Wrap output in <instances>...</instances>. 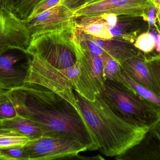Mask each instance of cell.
Masks as SVG:
<instances>
[{
  "mask_svg": "<svg viewBox=\"0 0 160 160\" xmlns=\"http://www.w3.org/2000/svg\"><path fill=\"white\" fill-rule=\"evenodd\" d=\"M8 93L18 116L38 124L44 136L69 137L82 144L88 151L98 150L78 109L58 94L34 85H24Z\"/></svg>",
  "mask_w": 160,
  "mask_h": 160,
  "instance_id": "cell-1",
  "label": "cell"
},
{
  "mask_svg": "<svg viewBox=\"0 0 160 160\" xmlns=\"http://www.w3.org/2000/svg\"><path fill=\"white\" fill-rule=\"evenodd\" d=\"M77 108L98 145L107 157H117L138 143L148 128L129 123L114 112L100 94L92 101L75 92Z\"/></svg>",
  "mask_w": 160,
  "mask_h": 160,
  "instance_id": "cell-2",
  "label": "cell"
},
{
  "mask_svg": "<svg viewBox=\"0 0 160 160\" xmlns=\"http://www.w3.org/2000/svg\"><path fill=\"white\" fill-rule=\"evenodd\" d=\"M100 94L115 113L132 125L148 129L160 119L150 103L117 81L105 80Z\"/></svg>",
  "mask_w": 160,
  "mask_h": 160,
  "instance_id": "cell-3",
  "label": "cell"
},
{
  "mask_svg": "<svg viewBox=\"0 0 160 160\" xmlns=\"http://www.w3.org/2000/svg\"><path fill=\"white\" fill-rule=\"evenodd\" d=\"M75 27L45 32L32 37L27 53L40 57L59 69L71 67L77 63L73 41Z\"/></svg>",
  "mask_w": 160,
  "mask_h": 160,
  "instance_id": "cell-4",
  "label": "cell"
},
{
  "mask_svg": "<svg viewBox=\"0 0 160 160\" xmlns=\"http://www.w3.org/2000/svg\"><path fill=\"white\" fill-rule=\"evenodd\" d=\"M79 73L78 62L69 68L59 69L40 57L32 55L24 85H39L49 89L77 107L74 85Z\"/></svg>",
  "mask_w": 160,
  "mask_h": 160,
  "instance_id": "cell-5",
  "label": "cell"
},
{
  "mask_svg": "<svg viewBox=\"0 0 160 160\" xmlns=\"http://www.w3.org/2000/svg\"><path fill=\"white\" fill-rule=\"evenodd\" d=\"M73 41L79 66L74 91L86 99L94 101L96 95L101 92L105 81L102 59L83 49L74 39Z\"/></svg>",
  "mask_w": 160,
  "mask_h": 160,
  "instance_id": "cell-6",
  "label": "cell"
},
{
  "mask_svg": "<svg viewBox=\"0 0 160 160\" xmlns=\"http://www.w3.org/2000/svg\"><path fill=\"white\" fill-rule=\"evenodd\" d=\"M23 147L29 160L71 159L88 150L78 141L62 136H42L30 140Z\"/></svg>",
  "mask_w": 160,
  "mask_h": 160,
  "instance_id": "cell-7",
  "label": "cell"
},
{
  "mask_svg": "<svg viewBox=\"0 0 160 160\" xmlns=\"http://www.w3.org/2000/svg\"><path fill=\"white\" fill-rule=\"evenodd\" d=\"M151 0H93L73 10L76 18L112 14L119 17H138L145 20Z\"/></svg>",
  "mask_w": 160,
  "mask_h": 160,
  "instance_id": "cell-8",
  "label": "cell"
},
{
  "mask_svg": "<svg viewBox=\"0 0 160 160\" xmlns=\"http://www.w3.org/2000/svg\"><path fill=\"white\" fill-rule=\"evenodd\" d=\"M31 40L24 21L11 9L0 6V56L10 50L27 54Z\"/></svg>",
  "mask_w": 160,
  "mask_h": 160,
  "instance_id": "cell-9",
  "label": "cell"
},
{
  "mask_svg": "<svg viewBox=\"0 0 160 160\" xmlns=\"http://www.w3.org/2000/svg\"><path fill=\"white\" fill-rule=\"evenodd\" d=\"M76 18L73 10L60 4L32 18L23 20L32 38L45 32L74 28Z\"/></svg>",
  "mask_w": 160,
  "mask_h": 160,
  "instance_id": "cell-10",
  "label": "cell"
},
{
  "mask_svg": "<svg viewBox=\"0 0 160 160\" xmlns=\"http://www.w3.org/2000/svg\"><path fill=\"white\" fill-rule=\"evenodd\" d=\"M12 50L0 56V88L6 91L23 86L30 67L31 55Z\"/></svg>",
  "mask_w": 160,
  "mask_h": 160,
  "instance_id": "cell-11",
  "label": "cell"
},
{
  "mask_svg": "<svg viewBox=\"0 0 160 160\" xmlns=\"http://www.w3.org/2000/svg\"><path fill=\"white\" fill-rule=\"evenodd\" d=\"M115 159L160 160V119L147 130L138 143Z\"/></svg>",
  "mask_w": 160,
  "mask_h": 160,
  "instance_id": "cell-12",
  "label": "cell"
},
{
  "mask_svg": "<svg viewBox=\"0 0 160 160\" xmlns=\"http://www.w3.org/2000/svg\"><path fill=\"white\" fill-rule=\"evenodd\" d=\"M121 66L134 82L160 96L159 85L143 54L139 52L128 58L121 63Z\"/></svg>",
  "mask_w": 160,
  "mask_h": 160,
  "instance_id": "cell-13",
  "label": "cell"
},
{
  "mask_svg": "<svg viewBox=\"0 0 160 160\" xmlns=\"http://www.w3.org/2000/svg\"><path fill=\"white\" fill-rule=\"evenodd\" d=\"M90 36L95 44L102 49L104 53L117 61L120 65L123 61L140 52L133 44L128 41L116 39H100Z\"/></svg>",
  "mask_w": 160,
  "mask_h": 160,
  "instance_id": "cell-14",
  "label": "cell"
},
{
  "mask_svg": "<svg viewBox=\"0 0 160 160\" xmlns=\"http://www.w3.org/2000/svg\"><path fill=\"white\" fill-rule=\"evenodd\" d=\"M0 122L5 128L25 136L30 140L44 136L43 130L38 124L19 116L11 119L2 120Z\"/></svg>",
  "mask_w": 160,
  "mask_h": 160,
  "instance_id": "cell-15",
  "label": "cell"
},
{
  "mask_svg": "<svg viewBox=\"0 0 160 160\" xmlns=\"http://www.w3.org/2000/svg\"><path fill=\"white\" fill-rule=\"evenodd\" d=\"M76 20V27L88 34L100 39H113L110 26L102 16L82 17Z\"/></svg>",
  "mask_w": 160,
  "mask_h": 160,
  "instance_id": "cell-16",
  "label": "cell"
},
{
  "mask_svg": "<svg viewBox=\"0 0 160 160\" xmlns=\"http://www.w3.org/2000/svg\"><path fill=\"white\" fill-rule=\"evenodd\" d=\"M117 81L128 87L150 103L160 113V96L132 80L123 69Z\"/></svg>",
  "mask_w": 160,
  "mask_h": 160,
  "instance_id": "cell-17",
  "label": "cell"
},
{
  "mask_svg": "<svg viewBox=\"0 0 160 160\" xmlns=\"http://www.w3.org/2000/svg\"><path fill=\"white\" fill-rule=\"evenodd\" d=\"M156 45V39L149 32H144L139 35L137 38L135 39L133 44L135 48L143 54L146 58L154 50Z\"/></svg>",
  "mask_w": 160,
  "mask_h": 160,
  "instance_id": "cell-18",
  "label": "cell"
},
{
  "mask_svg": "<svg viewBox=\"0 0 160 160\" xmlns=\"http://www.w3.org/2000/svg\"><path fill=\"white\" fill-rule=\"evenodd\" d=\"M101 57L105 80L116 81L122 69L120 64L105 53Z\"/></svg>",
  "mask_w": 160,
  "mask_h": 160,
  "instance_id": "cell-19",
  "label": "cell"
},
{
  "mask_svg": "<svg viewBox=\"0 0 160 160\" xmlns=\"http://www.w3.org/2000/svg\"><path fill=\"white\" fill-rule=\"evenodd\" d=\"M8 91L0 95V121L18 116L16 108L8 95Z\"/></svg>",
  "mask_w": 160,
  "mask_h": 160,
  "instance_id": "cell-20",
  "label": "cell"
},
{
  "mask_svg": "<svg viewBox=\"0 0 160 160\" xmlns=\"http://www.w3.org/2000/svg\"><path fill=\"white\" fill-rule=\"evenodd\" d=\"M41 0H17L12 10L22 20H25L31 15L34 8Z\"/></svg>",
  "mask_w": 160,
  "mask_h": 160,
  "instance_id": "cell-21",
  "label": "cell"
},
{
  "mask_svg": "<svg viewBox=\"0 0 160 160\" xmlns=\"http://www.w3.org/2000/svg\"><path fill=\"white\" fill-rule=\"evenodd\" d=\"M29 141L27 137L17 132L0 133V148L14 146H23Z\"/></svg>",
  "mask_w": 160,
  "mask_h": 160,
  "instance_id": "cell-22",
  "label": "cell"
},
{
  "mask_svg": "<svg viewBox=\"0 0 160 160\" xmlns=\"http://www.w3.org/2000/svg\"><path fill=\"white\" fill-rule=\"evenodd\" d=\"M0 154L6 160H29L28 155L22 146L1 147Z\"/></svg>",
  "mask_w": 160,
  "mask_h": 160,
  "instance_id": "cell-23",
  "label": "cell"
},
{
  "mask_svg": "<svg viewBox=\"0 0 160 160\" xmlns=\"http://www.w3.org/2000/svg\"><path fill=\"white\" fill-rule=\"evenodd\" d=\"M62 2V0H41L34 8L31 15L26 19L32 18L38 14L61 4Z\"/></svg>",
  "mask_w": 160,
  "mask_h": 160,
  "instance_id": "cell-24",
  "label": "cell"
},
{
  "mask_svg": "<svg viewBox=\"0 0 160 160\" xmlns=\"http://www.w3.org/2000/svg\"><path fill=\"white\" fill-rule=\"evenodd\" d=\"M146 59L160 87V55L151 56Z\"/></svg>",
  "mask_w": 160,
  "mask_h": 160,
  "instance_id": "cell-25",
  "label": "cell"
},
{
  "mask_svg": "<svg viewBox=\"0 0 160 160\" xmlns=\"http://www.w3.org/2000/svg\"><path fill=\"white\" fill-rule=\"evenodd\" d=\"M83 0H62V4L74 10L76 8L82 5Z\"/></svg>",
  "mask_w": 160,
  "mask_h": 160,
  "instance_id": "cell-26",
  "label": "cell"
},
{
  "mask_svg": "<svg viewBox=\"0 0 160 160\" xmlns=\"http://www.w3.org/2000/svg\"><path fill=\"white\" fill-rule=\"evenodd\" d=\"M158 14V23L160 25V0H151Z\"/></svg>",
  "mask_w": 160,
  "mask_h": 160,
  "instance_id": "cell-27",
  "label": "cell"
},
{
  "mask_svg": "<svg viewBox=\"0 0 160 160\" xmlns=\"http://www.w3.org/2000/svg\"><path fill=\"white\" fill-rule=\"evenodd\" d=\"M17 0H2L3 6L12 10L13 4Z\"/></svg>",
  "mask_w": 160,
  "mask_h": 160,
  "instance_id": "cell-28",
  "label": "cell"
},
{
  "mask_svg": "<svg viewBox=\"0 0 160 160\" xmlns=\"http://www.w3.org/2000/svg\"><path fill=\"white\" fill-rule=\"evenodd\" d=\"M156 48L157 49V55H160V34L158 37Z\"/></svg>",
  "mask_w": 160,
  "mask_h": 160,
  "instance_id": "cell-29",
  "label": "cell"
},
{
  "mask_svg": "<svg viewBox=\"0 0 160 160\" xmlns=\"http://www.w3.org/2000/svg\"><path fill=\"white\" fill-rule=\"evenodd\" d=\"M12 132H13L10 131L4 128L1 125V122H0V133H7Z\"/></svg>",
  "mask_w": 160,
  "mask_h": 160,
  "instance_id": "cell-30",
  "label": "cell"
},
{
  "mask_svg": "<svg viewBox=\"0 0 160 160\" xmlns=\"http://www.w3.org/2000/svg\"><path fill=\"white\" fill-rule=\"evenodd\" d=\"M93 1V0H83L82 4V5L84 4L87 3H89V2H91V1Z\"/></svg>",
  "mask_w": 160,
  "mask_h": 160,
  "instance_id": "cell-31",
  "label": "cell"
},
{
  "mask_svg": "<svg viewBox=\"0 0 160 160\" xmlns=\"http://www.w3.org/2000/svg\"><path fill=\"white\" fill-rule=\"evenodd\" d=\"M0 160H6L4 157H3L1 154H0Z\"/></svg>",
  "mask_w": 160,
  "mask_h": 160,
  "instance_id": "cell-32",
  "label": "cell"
},
{
  "mask_svg": "<svg viewBox=\"0 0 160 160\" xmlns=\"http://www.w3.org/2000/svg\"><path fill=\"white\" fill-rule=\"evenodd\" d=\"M5 91H7L6 90H3V89H2V88H0V95L2 93H4V92H5Z\"/></svg>",
  "mask_w": 160,
  "mask_h": 160,
  "instance_id": "cell-33",
  "label": "cell"
},
{
  "mask_svg": "<svg viewBox=\"0 0 160 160\" xmlns=\"http://www.w3.org/2000/svg\"><path fill=\"white\" fill-rule=\"evenodd\" d=\"M1 2H2V0H0V3H1Z\"/></svg>",
  "mask_w": 160,
  "mask_h": 160,
  "instance_id": "cell-34",
  "label": "cell"
}]
</instances>
